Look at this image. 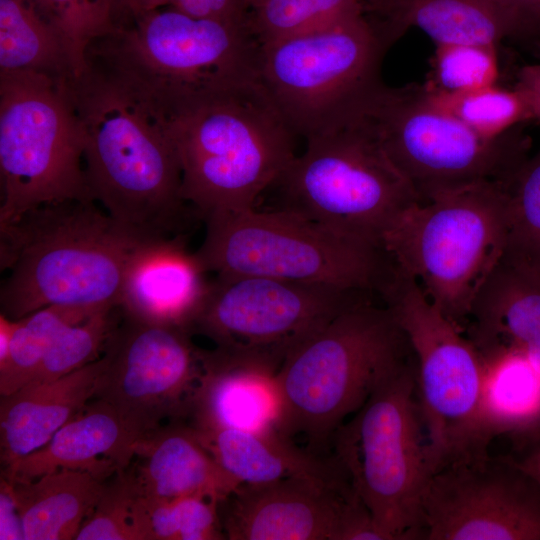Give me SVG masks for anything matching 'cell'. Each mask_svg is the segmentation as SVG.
Masks as SVG:
<instances>
[{
	"label": "cell",
	"instance_id": "6da1fadb",
	"mask_svg": "<svg viewBox=\"0 0 540 540\" xmlns=\"http://www.w3.org/2000/svg\"><path fill=\"white\" fill-rule=\"evenodd\" d=\"M64 86L84 134L93 200L137 232L184 235L198 215L182 197L178 153L149 82L103 36Z\"/></svg>",
	"mask_w": 540,
	"mask_h": 540
},
{
	"label": "cell",
	"instance_id": "7a4b0ae2",
	"mask_svg": "<svg viewBox=\"0 0 540 540\" xmlns=\"http://www.w3.org/2000/svg\"><path fill=\"white\" fill-rule=\"evenodd\" d=\"M149 83L178 153L182 197L199 219L255 208L295 158L296 135L257 77L200 90Z\"/></svg>",
	"mask_w": 540,
	"mask_h": 540
},
{
	"label": "cell",
	"instance_id": "3957f363",
	"mask_svg": "<svg viewBox=\"0 0 540 540\" xmlns=\"http://www.w3.org/2000/svg\"><path fill=\"white\" fill-rule=\"evenodd\" d=\"M95 201L28 210L0 225L1 313L17 320L49 305L119 308L135 253L152 237L132 230Z\"/></svg>",
	"mask_w": 540,
	"mask_h": 540
},
{
	"label": "cell",
	"instance_id": "277c9868",
	"mask_svg": "<svg viewBox=\"0 0 540 540\" xmlns=\"http://www.w3.org/2000/svg\"><path fill=\"white\" fill-rule=\"evenodd\" d=\"M414 353L406 334L382 301L352 305L293 346L278 381L284 434L302 435L319 455L348 415Z\"/></svg>",
	"mask_w": 540,
	"mask_h": 540
},
{
	"label": "cell",
	"instance_id": "5b68a950",
	"mask_svg": "<svg viewBox=\"0 0 540 540\" xmlns=\"http://www.w3.org/2000/svg\"><path fill=\"white\" fill-rule=\"evenodd\" d=\"M506 183L444 188L406 208L383 237L393 263L464 328L473 301L508 245Z\"/></svg>",
	"mask_w": 540,
	"mask_h": 540
},
{
	"label": "cell",
	"instance_id": "8992f818",
	"mask_svg": "<svg viewBox=\"0 0 540 540\" xmlns=\"http://www.w3.org/2000/svg\"><path fill=\"white\" fill-rule=\"evenodd\" d=\"M203 221L205 237L194 254L204 271L216 276H264L380 297L393 274L383 247L283 210L255 207Z\"/></svg>",
	"mask_w": 540,
	"mask_h": 540
},
{
	"label": "cell",
	"instance_id": "52a82bcc",
	"mask_svg": "<svg viewBox=\"0 0 540 540\" xmlns=\"http://www.w3.org/2000/svg\"><path fill=\"white\" fill-rule=\"evenodd\" d=\"M306 142L268 189L277 192L273 208L383 247L386 231L420 197L365 115Z\"/></svg>",
	"mask_w": 540,
	"mask_h": 540
},
{
	"label": "cell",
	"instance_id": "ba28073f",
	"mask_svg": "<svg viewBox=\"0 0 540 540\" xmlns=\"http://www.w3.org/2000/svg\"><path fill=\"white\" fill-rule=\"evenodd\" d=\"M332 443L383 540L421 539L420 503L431 468L415 358L375 389Z\"/></svg>",
	"mask_w": 540,
	"mask_h": 540
},
{
	"label": "cell",
	"instance_id": "9c48e42d",
	"mask_svg": "<svg viewBox=\"0 0 540 540\" xmlns=\"http://www.w3.org/2000/svg\"><path fill=\"white\" fill-rule=\"evenodd\" d=\"M389 46L364 14L260 46L257 80L287 125L306 140L362 116L382 87Z\"/></svg>",
	"mask_w": 540,
	"mask_h": 540
},
{
	"label": "cell",
	"instance_id": "30bf717a",
	"mask_svg": "<svg viewBox=\"0 0 540 540\" xmlns=\"http://www.w3.org/2000/svg\"><path fill=\"white\" fill-rule=\"evenodd\" d=\"M84 151L64 78L0 72V225L42 204L94 201Z\"/></svg>",
	"mask_w": 540,
	"mask_h": 540
},
{
	"label": "cell",
	"instance_id": "8fae6325",
	"mask_svg": "<svg viewBox=\"0 0 540 540\" xmlns=\"http://www.w3.org/2000/svg\"><path fill=\"white\" fill-rule=\"evenodd\" d=\"M381 300L414 353L431 474L457 457L487 450L478 439L484 376L478 349L395 264Z\"/></svg>",
	"mask_w": 540,
	"mask_h": 540
},
{
	"label": "cell",
	"instance_id": "7c38bea8",
	"mask_svg": "<svg viewBox=\"0 0 540 540\" xmlns=\"http://www.w3.org/2000/svg\"><path fill=\"white\" fill-rule=\"evenodd\" d=\"M364 115L420 202L435 191L470 182L506 183L529 157L523 125L499 138H484L431 102L424 86L383 84Z\"/></svg>",
	"mask_w": 540,
	"mask_h": 540
},
{
	"label": "cell",
	"instance_id": "4fadbf2b",
	"mask_svg": "<svg viewBox=\"0 0 540 540\" xmlns=\"http://www.w3.org/2000/svg\"><path fill=\"white\" fill-rule=\"evenodd\" d=\"M378 296L264 276H215L190 332L216 346L283 357L348 307Z\"/></svg>",
	"mask_w": 540,
	"mask_h": 540
},
{
	"label": "cell",
	"instance_id": "5bb4252c",
	"mask_svg": "<svg viewBox=\"0 0 540 540\" xmlns=\"http://www.w3.org/2000/svg\"><path fill=\"white\" fill-rule=\"evenodd\" d=\"M423 540H540V482L505 456L473 452L429 477Z\"/></svg>",
	"mask_w": 540,
	"mask_h": 540
},
{
	"label": "cell",
	"instance_id": "9a60e30c",
	"mask_svg": "<svg viewBox=\"0 0 540 540\" xmlns=\"http://www.w3.org/2000/svg\"><path fill=\"white\" fill-rule=\"evenodd\" d=\"M109 38L122 58L154 85L200 90L257 77L260 45L248 24L197 18L173 7L132 16Z\"/></svg>",
	"mask_w": 540,
	"mask_h": 540
},
{
	"label": "cell",
	"instance_id": "2e32d148",
	"mask_svg": "<svg viewBox=\"0 0 540 540\" xmlns=\"http://www.w3.org/2000/svg\"><path fill=\"white\" fill-rule=\"evenodd\" d=\"M103 352L107 364L95 398L146 434L166 419L190 416L204 350L193 344L188 330L123 315Z\"/></svg>",
	"mask_w": 540,
	"mask_h": 540
},
{
	"label": "cell",
	"instance_id": "e0dca14e",
	"mask_svg": "<svg viewBox=\"0 0 540 540\" xmlns=\"http://www.w3.org/2000/svg\"><path fill=\"white\" fill-rule=\"evenodd\" d=\"M218 510L230 540H383L350 478L240 484Z\"/></svg>",
	"mask_w": 540,
	"mask_h": 540
},
{
	"label": "cell",
	"instance_id": "ac0fdd59",
	"mask_svg": "<svg viewBox=\"0 0 540 540\" xmlns=\"http://www.w3.org/2000/svg\"><path fill=\"white\" fill-rule=\"evenodd\" d=\"M284 357L216 346L204 350L203 374L189 417L198 430L284 434L278 370ZM286 436V435H285Z\"/></svg>",
	"mask_w": 540,
	"mask_h": 540
},
{
	"label": "cell",
	"instance_id": "d6986e66",
	"mask_svg": "<svg viewBox=\"0 0 540 540\" xmlns=\"http://www.w3.org/2000/svg\"><path fill=\"white\" fill-rule=\"evenodd\" d=\"M184 238H156L135 253L121 292L119 309L123 315L190 332L210 281L195 254L186 249Z\"/></svg>",
	"mask_w": 540,
	"mask_h": 540
},
{
	"label": "cell",
	"instance_id": "ffe728a7",
	"mask_svg": "<svg viewBox=\"0 0 540 540\" xmlns=\"http://www.w3.org/2000/svg\"><path fill=\"white\" fill-rule=\"evenodd\" d=\"M40 449L4 468L10 481H28L61 469L108 479L131 465L147 435L110 404L94 398Z\"/></svg>",
	"mask_w": 540,
	"mask_h": 540
},
{
	"label": "cell",
	"instance_id": "44dd1931",
	"mask_svg": "<svg viewBox=\"0 0 540 540\" xmlns=\"http://www.w3.org/2000/svg\"><path fill=\"white\" fill-rule=\"evenodd\" d=\"M467 322L478 351L505 347L540 373V268L506 249L477 293Z\"/></svg>",
	"mask_w": 540,
	"mask_h": 540
},
{
	"label": "cell",
	"instance_id": "7402d4cb",
	"mask_svg": "<svg viewBox=\"0 0 540 540\" xmlns=\"http://www.w3.org/2000/svg\"><path fill=\"white\" fill-rule=\"evenodd\" d=\"M134 459L130 469L143 496L163 500L202 496L220 503L240 485L216 461L195 428L180 420L145 435Z\"/></svg>",
	"mask_w": 540,
	"mask_h": 540
},
{
	"label": "cell",
	"instance_id": "603a6c76",
	"mask_svg": "<svg viewBox=\"0 0 540 540\" xmlns=\"http://www.w3.org/2000/svg\"><path fill=\"white\" fill-rule=\"evenodd\" d=\"M107 360H97L61 378L27 384L1 396V463L4 468L43 447L95 398Z\"/></svg>",
	"mask_w": 540,
	"mask_h": 540
},
{
	"label": "cell",
	"instance_id": "cb8c5ba5",
	"mask_svg": "<svg viewBox=\"0 0 540 540\" xmlns=\"http://www.w3.org/2000/svg\"><path fill=\"white\" fill-rule=\"evenodd\" d=\"M195 430L216 461L240 484H258L289 477L325 482L349 478L334 455L324 457L302 449L280 433Z\"/></svg>",
	"mask_w": 540,
	"mask_h": 540
},
{
	"label": "cell",
	"instance_id": "d4e9b609",
	"mask_svg": "<svg viewBox=\"0 0 540 540\" xmlns=\"http://www.w3.org/2000/svg\"><path fill=\"white\" fill-rule=\"evenodd\" d=\"M106 480L72 469L28 481L9 480L24 540L75 539L97 504Z\"/></svg>",
	"mask_w": 540,
	"mask_h": 540
},
{
	"label": "cell",
	"instance_id": "484cf974",
	"mask_svg": "<svg viewBox=\"0 0 540 540\" xmlns=\"http://www.w3.org/2000/svg\"><path fill=\"white\" fill-rule=\"evenodd\" d=\"M374 26L388 46L412 26L435 44L497 46L508 38L502 0H398Z\"/></svg>",
	"mask_w": 540,
	"mask_h": 540
},
{
	"label": "cell",
	"instance_id": "4316f807",
	"mask_svg": "<svg viewBox=\"0 0 540 540\" xmlns=\"http://www.w3.org/2000/svg\"><path fill=\"white\" fill-rule=\"evenodd\" d=\"M484 376L479 445L487 449L498 436H512L540 425V373L521 352L505 347L479 351Z\"/></svg>",
	"mask_w": 540,
	"mask_h": 540
},
{
	"label": "cell",
	"instance_id": "83f0119b",
	"mask_svg": "<svg viewBox=\"0 0 540 540\" xmlns=\"http://www.w3.org/2000/svg\"><path fill=\"white\" fill-rule=\"evenodd\" d=\"M18 71L65 78L74 65L63 37L33 0H0V72Z\"/></svg>",
	"mask_w": 540,
	"mask_h": 540
},
{
	"label": "cell",
	"instance_id": "f1b7e54d",
	"mask_svg": "<svg viewBox=\"0 0 540 540\" xmlns=\"http://www.w3.org/2000/svg\"><path fill=\"white\" fill-rule=\"evenodd\" d=\"M101 311L104 310L49 305L13 320L8 353L0 362L1 396L31 382L45 354L62 331Z\"/></svg>",
	"mask_w": 540,
	"mask_h": 540
},
{
	"label": "cell",
	"instance_id": "f546056e",
	"mask_svg": "<svg viewBox=\"0 0 540 540\" xmlns=\"http://www.w3.org/2000/svg\"><path fill=\"white\" fill-rule=\"evenodd\" d=\"M364 14L361 0H263L248 28L260 46L314 33Z\"/></svg>",
	"mask_w": 540,
	"mask_h": 540
},
{
	"label": "cell",
	"instance_id": "4dcf8cb0",
	"mask_svg": "<svg viewBox=\"0 0 540 540\" xmlns=\"http://www.w3.org/2000/svg\"><path fill=\"white\" fill-rule=\"evenodd\" d=\"M428 99L480 136L499 138L534 120L524 96L497 84L464 92H445L424 86Z\"/></svg>",
	"mask_w": 540,
	"mask_h": 540
},
{
	"label": "cell",
	"instance_id": "1f68e13d",
	"mask_svg": "<svg viewBox=\"0 0 540 540\" xmlns=\"http://www.w3.org/2000/svg\"><path fill=\"white\" fill-rule=\"evenodd\" d=\"M39 12L60 33L70 52L74 73L84 63L90 44L121 24L119 0H33Z\"/></svg>",
	"mask_w": 540,
	"mask_h": 540
},
{
	"label": "cell",
	"instance_id": "d6a6232c",
	"mask_svg": "<svg viewBox=\"0 0 540 540\" xmlns=\"http://www.w3.org/2000/svg\"><path fill=\"white\" fill-rule=\"evenodd\" d=\"M506 188L507 249L540 268V151L522 163Z\"/></svg>",
	"mask_w": 540,
	"mask_h": 540
},
{
	"label": "cell",
	"instance_id": "836d02e7",
	"mask_svg": "<svg viewBox=\"0 0 540 540\" xmlns=\"http://www.w3.org/2000/svg\"><path fill=\"white\" fill-rule=\"evenodd\" d=\"M101 311L62 331L45 354L35 376L28 384H40L61 378L100 358L115 326L112 313Z\"/></svg>",
	"mask_w": 540,
	"mask_h": 540
},
{
	"label": "cell",
	"instance_id": "e575fe53",
	"mask_svg": "<svg viewBox=\"0 0 540 540\" xmlns=\"http://www.w3.org/2000/svg\"><path fill=\"white\" fill-rule=\"evenodd\" d=\"M495 45L436 44L432 58L433 84L445 92H464L497 84Z\"/></svg>",
	"mask_w": 540,
	"mask_h": 540
},
{
	"label": "cell",
	"instance_id": "d590c367",
	"mask_svg": "<svg viewBox=\"0 0 540 540\" xmlns=\"http://www.w3.org/2000/svg\"><path fill=\"white\" fill-rule=\"evenodd\" d=\"M138 490L130 466L109 477L76 540H138L134 505Z\"/></svg>",
	"mask_w": 540,
	"mask_h": 540
},
{
	"label": "cell",
	"instance_id": "8d00e7d4",
	"mask_svg": "<svg viewBox=\"0 0 540 540\" xmlns=\"http://www.w3.org/2000/svg\"><path fill=\"white\" fill-rule=\"evenodd\" d=\"M508 38L523 44H540V0H502Z\"/></svg>",
	"mask_w": 540,
	"mask_h": 540
},
{
	"label": "cell",
	"instance_id": "74e56055",
	"mask_svg": "<svg viewBox=\"0 0 540 540\" xmlns=\"http://www.w3.org/2000/svg\"><path fill=\"white\" fill-rule=\"evenodd\" d=\"M169 5L197 18L247 24L249 8L246 0H170Z\"/></svg>",
	"mask_w": 540,
	"mask_h": 540
},
{
	"label": "cell",
	"instance_id": "f35d334b",
	"mask_svg": "<svg viewBox=\"0 0 540 540\" xmlns=\"http://www.w3.org/2000/svg\"><path fill=\"white\" fill-rule=\"evenodd\" d=\"M507 438L511 449L504 456L540 482V425Z\"/></svg>",
	"mask_w": 540,
	"mask_h": 540
},
{
	"label": "cell",
	"instance_id": "ab89813d",
	"mask_svg": "<svg viewBox=\"0 0 540 540\" xmlns=\"http://www.w3.org/2000/svg\"><path fill=\"white\" fill-rule=\"evenodd\" d=\"M0 539H24L11 482L2 477L0 489Z\"/></svg>",
	"mask_w": 540,
	"mask_h": 540
},
{
	"label": "cell",
	"instance_id": "60d3db41",
	"mask_svg": "<svg viewBox=\"0 0 540 540\" xmlns=\"http://www.w3.org/2000/svg\"><path fill=\"white\" fill-rule=\"evenodd\" d=\"M514 87L528 102L534 119L540 121V64L521 67Z\"/></svg>",
	"mask_w": 540,
	"mask_h": 540
},
{
	"label": "cell",
	"instance_id": "b9f144b4",
	"mask_svg": "<svg viewBox=\"0 0 540 540\" xmlns=\"http://www.w3.org/2000/svg\"><path fill=\"white\" fill-rule=\"evenodd\" d=\"M170 0H130V15L149 12L169 5Z\"/></svg>",
	"mask_w": 540,
	"mask_h": 540
},
{
	"label": "cell",
	"instance_id": "7bdbcfd3",
	"mask_svg": "<svg viewBox=\"0 0 540 540\" xmlns=\"http://www.w3.org/2000/svg\"><path fill=\"white\" fill-rule=\"evenodd\" d=\"M398 0H361L364 12L368 11L383 19Z\"/></svg>",
	"mask_w": 540,
	"mask_h": 540
},
{
	"label": "cell",
	"instance_id": "ee69618b",
	"mask_svg": "<svg viewBox=\"0 0 540 540\" xmlns=\"http://www.w3.org/2000/svg\"><path fill=\"white\" fill-rule=\"evenodd\" d=\"M119 2L123 13L130 11V0H119Z\"/></svg>",
	"mask_w": 540,
	"mask_h": 540
},
{
	"label": "cell",
	"instance_id": "f6af8a7d",
	"mask_svg": "<svg viewBox=\"0 0 540 540\" xmlns=\"http://www.w3.org/2000/svg\"><path fill=\"white\" fill-rule=\"evenodd\" d=\"M263 2V0H246L247 6L249 10H252L253 8L257 7Z\"/></svg>",
	"mask_w": 540,
	"mask_h": 540
}]
</instances>
